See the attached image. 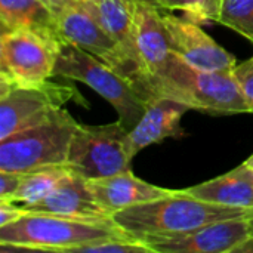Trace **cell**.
<instances>
[{
    "label": "cell",
    "mask_w": 253,
    "mask_h": 253,
    "mask_svg": "<svg viewBox=\"0 0 253 253\" xmlns=\"http://www.w3.org/2000/svg\"><path fill=\"white\" fill-rule=\"evenodd\" d=\"M251 216L212 222L196 230L144 239L153 253H234L251 236Z\"/></svg>",
    "instance_id": "30bf717a"
},
{
    "label": "cell",
    "mask_w": 253,
    "mask_h": 253,
    "mask_svg": "<svg viewBox=\"0 0 253 253\" xmlns=\"http://www.w3.org/2000/svg\"><path fill=\"white\" fill-rule=\"evenodd\" d=\"M56 22L62 42L71 43L104 61L113 70L130 79L139 89V82L142 77L139 70L83 4L61 10L56 15Z\"/></svg>",
    "instance_id": "9c48e42d"
},
{
    "label": "cell",
    "mask_w": 253,
    "mask_h": 253,
    "mask_svg": "<svg viewBox=\"0 0 253 253\" xmlns=\"http://www.w3.org/2000/svg\"><path fill=\"white\" fill-rule=\"evenodd\" d=\"M22 176H24V173H21V172L0 170V200L7 202L12 199V196L19 188Z\"/></svg>",
    "instance_id": "603a6c76"
},
{
    "label": "cell",
    "mask_w": 253,
    "mask_h": 253,
    "mask_svg": "<svg viewBox=\"0 0 253 253\" xmlns=\"http://www.w3.org/2000/svg\"><path fill=\"white\" fill-rule=\"evenodd\" d=\"M1 31L28 30L62 43L56 15L43 0H0Z\"/></svg>",
    "instance_id": "ac0fdd59"
},
{
    "label": "cell",
    "mask_w": 253,
    "mask_h": 253,
    "mask_svg": "<svg viewBox=\"0 0 253 253\" xmlns=\"http://www.w3.org/2000/svg\"><path fill=\"white\" fill-rule=\"evenodd\" d=\"M252 215L253 209L208 203L181 190L166 197L127 208L117 212L113 218L127 234L144 240L156 236L181 234L212 222Z\"/></svg>",
    "instance_id": "7a4b0ae2"
},
{
    "label": "cell",
    "mask_w": 253,
    "mask_h": 253,
    "mask_svg": "<svg viewBox=\"0 0 253 253\" xmlns=\"http://www.w3.org/2000/svg\"><path fill=\"white\" fill-rule=\"evenodd\" d=\"M68 101L86 105L82 95L73 87L44 82L37 86H16L0 98V139L15 132L47 120L53 111Z\"/></svg>",
    "instance_id": "ba28073f"
},
{
    "label": "cell",
    "mask_w": 253,
    "mask_h": 253,
    "mask_svg": "<svg viewBox=\"0 0 253 253\" xmlns=\"http://www.w3.org/2000/svg\"><path fill=\"white\" fill-rule=\"evenodd\" d=\"M130 3L135 44L142 64L144 80L163 68L172 53V49L162 18V9L153 0H130Z\"/></svg>",
    "instance_id": "4fadbf2b"
},
{
    "label": "cell",
    "mask_w": 253,
    "mask_h": 253,
    "mask_svg": "<svg viewBox=\"0 0 253 253\" xmlns=\"http://www.w3.org/2000/svg\"><path fill=\"white\" fill-rule=\"evenodd\" d=\"M25 213H27V211L22 206L0 200V227L9 225V224L18 221Z\"/></svg>",
    "instance_id": "cb8c5ba5"
},
{
    "label": "cell",
    "mask_w": 253,
    "mask_h": 253,
    "mask_svg": "<svg viewBox=\"0 0 253 253\" xmlns=\"http://www.w3.org/2000/svg\"><path fill=\"white\" fill-rule=\"evenodd\" d=\"M160 9L181 10L184 15L199 24L218 22L222 0H153Z\"/></svg>",
    "instance_id": "44dd1931"
},
{
    "label": "cell",
    "mask_w": 253,
    "mask_h": 253,
    "mask_svg": "<svg viewBox=\"0 0 253 253\" xmlns=\"http://www.w3.org/2000/svg\"><path fill=\"white\" fill-rule=\"evenodd\" d=\"M70 172L67 165L62 166H49L36 169L31 172H25L19 188L12 196L10 203L19 205L22 208L30 206L39 200H42L46 194H49L53 187Z\"/></svg>",
    "instance_id": "d6986e66"
},
{
    "label": "cell",
    "mask_w": 253,
    "mask_h": 253,
    "mask_svg": "<svg viewBox=\"0 0 253 253\" xmlns=\"http://www.w3.org/2000/svg\"><path fill=\"white\" fill-rule=\"evenodd\" d=\"M61 43L28 30L1 31L0 98L16 86H37L53 77Z\"/></svg>",
    "instance_id": "52a82bcc"
},
{
    "label": "cell",
    "mask_w": 253,
    "mask_h": 253,
    "mask_svg": "<svg viewBox=\"0 0 253 253\" xmlns=\"http://www.w3.org/2000/svg\"><path fill=\"white\" fill-rule=\"evenodd\" d=\"M184 191L208 203L253 209V169L243 163L218 178L193 185Z\"/></svg>",
    "instance_id": "2e32d148"
},
{
    "label": "cell",
    "mask_w": 253,
    "mask_h": 253,
    "mask_svg": "<svg viewBox=\"0 0 253 253\" xmlns=\"http://www.w3.org/2000/svg\"><path fill=\"white\" fill-rule=\"evenodd\" d=\"M77 125L68 111L58 108L47 120L0 139V170L25 173L67 165Z\"/></svg>",
    "instance_id": "5b68a950"
},
{
    "label": "cell",
    "mask_w": 253,
    "mask_h": 253,
    "mask_svg": "<svg viewBox=\"0 0 253 253\" xmlns=\"http://www.w3.org/2000/svg\"><path fill=\"white\" fill-rule=\"evenodd\" d=\"M55 15H58L61 10L67 9V7H71V6H79V4H83L86 0H43Z\"/></svg>",
    "instance_id": "d4e9b609"
},
{
    "label": "cell",
    "mask_w": 253,
    "mask_h": 253,
    "mask_svg": "<svg viewBox=\"0 0 253 253\" xmlns=\"http://www.w3.org/2000/svg\"><path fill=\"white\" fill-rule=\"evenodd\" d=\"M83 6L114 39V42L120 46L125 55L132 61V64L139 70L141 76L144 77L142 64L135 44L130 0H86Z\"/></svg>",
    "instance_id": "e0dca14e"
},
{
    "label": "cell",
    "mask_w": 253,
    "mask_h": 253,
    "mask_svg": "<svg viewBox=\"0 0 253 253\" xmlns=\"http://www.w3.org/2000/svg\"><path fill=\"white\" fill-rule=\"evenodd\" d=\"M27 212L52 213L84 221H108L114 219L96 200L89 181L83 176L68 172L42 200L25 206Z\"/></svg>",
    "instance_id": "7c38bea8"
},
{
    "label": "cell",
    "mask_w": 253,
    "mask_h": 253,
    "mask_svg": "<svg viewBox=\"0 0 253 253\" xmlns=\"http://www.w3.org/2000/svg\"><path fill=\"white\" fill-rule=\"evenodd\" d=\"M141 92L147 101L151 96L172 98L190 110L211 114L251 113L233 73L196 68L173 52L162 70L142 80Z\"/></svg>",
    "instance_id": "6da1fadb"
},
{
    "label": "cell",
    "mask_w": 253,
    "mask_h": 253,
    "mask_svg": "<svg viewBox=\"0 0 253 253\" xmlns=\"http://www.w3.org/2000/svg\"><path fill=\"white\" fill-rule=\"evenodd\" d=\"M89 185L101 206L113 216L127 208L166 197L175 191L145 182L135 176L132 170L108 178L92 179L89 181Z\"/></svg>",
    "instance_id": "9a60e30c"
},
{
    "label": "cell",
    "mask_w": 253,
    "mask_h": 253,
    "mask_svg": "<svg viewBox=\"0 0 253 253\" xmlns=\"http://www.w3.org/2000/svg\"><path fill=\"white\" fill-rule=\"evenodd\" d=\"M234 253H253V234L245 243H242Z\"/></svg>",
    "instance_id": "484cf974"
},
{
    "label": "cell",
    "mask_w": 253,
    "mask_h": 253,
    "mask_svg": "<svg viewBox=\"0 0 253 253\" xmlns=\"http://www.w3.org/2000/svg\"><path fill=\"white\" fill-rule=\"evenodd\" d=\"M249 222H251V230H252V234H253V215L249 218Z\"/></svg>",
    "instance_id": "83f0119b"
},
{
    "label": "cell",
    "mask_w": 253,
    "mask_h": 253,
    "mask_svg": "<svg viewBox=\"0 0 253 253\" xmlns=\"http://www.w3.org/2000/svg\"><path fill=\"white\" fill-rule=\"evenodd\" d=\"M162 18L168 31L170 49L190 65L206 71L233 73L237 61L221 47L209 34L200 28L199 22L175 16L170 10L162 9Z\"/></svg>",
    "instance_id": "8fae6325"
},
{
    "label": "cell",
    "mask_w": 253,
    "mask_h": 253,
    "mask_svg": "<svg viewBox=\"0 0 253 253\" xmlns=\"http://www.w3.org/2000/svg\"><path fill=\"white\" fill-rule=\"evenodd\" d=\"M233 74L243 92V96L251 108V113L253 114V56L243 61L242 64H237Z\"/></svg>",
    "instance_id": "7402d4cb"
},
{
    "label": "cell",
    "mask_w": 253,
    "mask_h": 253,
    "mask_svg": "<svg viewBox=\"0 0 253 253\" xmlns=\"http://www.w3.org/2000/svg\"><path fill=\"white\" fill-rule=\"evenodd\" d=\"M245 163H246V165H248L249 168H252V169H253V154L251 156V157H249V159H248V160H246V162H245Z\"/></svg>",
    "instance_id": "4316f807"
},
{
    "label": "cell",
    "mask_w": 253,
    "mask_h": 253,
    "mask_svg": "<svg viewBox=\"0 0 253 253\" xmlns=\"http://www.w3.org/2000/svg\"><path fill=\"white\" fill-rule=\"evenodd\" d=\"M218 22L253 43V0H222Z\"/></svg>",
    "instance_id": "ffe728a7"
},
{
    "label": "cell",
    "mask_w": 253,
    "mask_h": 253,
    "mask_svg": "<svg viewBox=\"0 0 253 253\" xmlns=\"http://www.w3.org/2000/svg\"><path fill=\"white\" fill-rule=\"evenodd\" d=\"M127 133L129 130L120 122L79 123L68 150V169L87 181L130 170L133 157L129 153Z\"/></svg>",
    "instance_id": "8992f818"
},
{
    "label": "cell",
    "mask_w": 253,
    "mask_h": 253,
    "mask_svg": "<svg viewBox=\"0 0 253 253\" xmlns=\"http://www.w3.org/2000/svg\"><path fill=\"white\" fill-rule=\"evenodd\" d=\"M190 107L172 98L151 96L138 125L127 133V147L132 157L151 144L184 135L181 119Z\"/></svg>",
    "instance_id": "5bb4252c"
},
{
    "label": "cell",
    "mask_w": 253,
    "mask_h": 253,
    "mask_svg": "<svg viewBox=\"0 0 253 253\" xmlns=\"http://www.w3.org/2000/svg\"><path fill=\"white\" fill-rule=\"evenodd\" d=\"M53 77H65L93 89L113 105L119 122L127 130H132L145 113L147 99L130 79L71 43H61Z\"/></svg>",
    "instance_id": "277c9868"
},
{
    "label": "cell",
    "mask_w": 253,
    "mask_h": 253,
    "mask_svg": "<svg viewBox=\"0 0 253 253\" xmlns=\"http://www.w3.org/2000/svg\"><path fill=\"white\" fill-rule=\"evenodd\" d=\"M114 237H132L114 219L84 221L52 213L27 212L18 221L0 227L1 251L77 252L92 243Z\"/></svg>",
    "instance_id": "3957f363"
}]
</instances>
